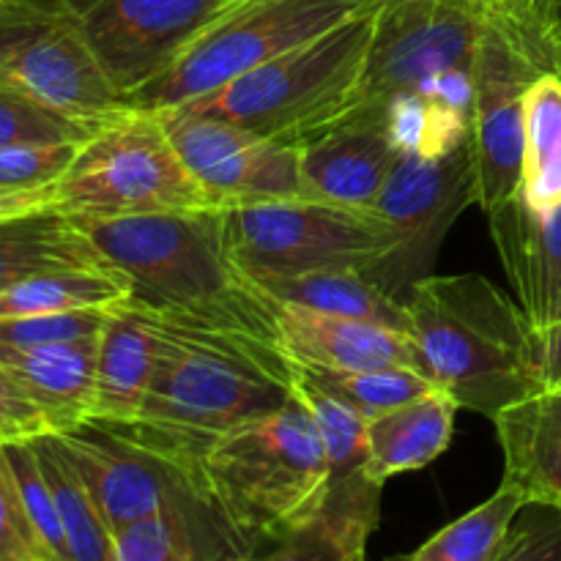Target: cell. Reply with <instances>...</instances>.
<instances>
[{"mask_svg":"<svg viewBox=\"0 0 561 561\" xmlns=\"http://www.w3.org/2000/svg\"><path fill=\"white\" fill-rule=\"evenodd\" d=\"M526 504L529 502L518 488L502 482L491 499L444 526L425 546L398 561H496L510 526Z\"/></svg>","mask_w":561,"mask_h":561,"instance_id":"f546056e","label":"cell"},{"mask_svg":"<svg viewBox=\"0 0 561 561\" xmlns=\"http://www.w3.org/2000/svg\"><path fill=\"white\" fill-rule=\"evenodd\" d=\"M96 337L53 345H0V367L47 416L53 433L85 425L96 394Z\"/></svg>","mask_w":561,"mask_h":561,"instance_id":"ffe728a7","label":"cell"},{"mask_svg":"<svg viewBox=\"0 0 561 561\" xmlns=\"http://www.w3.org/2000/svg\"><path fill=\"white\" fill-rule=\"evenodd\" d=\"M546 69L551 66L529 44L499 22L485 20L477 47L469 137L477 170V206L485 214L518 192L524 93Z\"/></svg>","mask_w":561,"mask_h":561,"instance_id":"4fadbf2b","label":"cell"},{"mask_svg":"<svg viewBox=\"0 0 561 561\" xmlns=\"http://www.w3.org/2000/svg\"><path fill=\"white\" fill-rule=\"evenodd\" d=\"M118 96L151 82L222 0H58Z\"/></svg>","mask_w":561,"mask_h":561,"instance_id":"9a60e30c","label":"cell"},{"mask_svg":"<svg viewBox=\"0 0 561 561\" xmlns=\"http://www.w3.org/2000/svg\"><path fill=\"white\" fill-rule=\"evenodd\" d=\"M55 438L115 535L164 513L225 526L190 460L99 422L69 427Z\"/></svg>","mask_w":561,"mask_h":561,"instance_id":"8fae6325","label":"cell"},{"mask_svg":"<svg viewBox=\"0 0 561 561\" xmlns=\"http://www.w3.org/2000/svg\"><path fill=\"white\" fill-rule=\"evenodd\" d=\"M296 373L327 389V392L343 398L367 420L436 389V383L414 367H373V370H307V367H296Z\"/></svg>","mask_w":561,"mask_h":561,"instance_id":"1f68e13d","label":"cell"},{"mask_svg":"<svg viewBox=\"0 0 561 561\" xmlns=\"http://www.w3.org/2000/svg\"><path fill=\"white\" fill-rule=\"evenodd\" d=\"M496 561H561V507L526 504Z\"/></svg>","mask_w":561,"mask_h":561,"instance_id":"8d00e7d4","label":"cell"},{"mask_svg":"<svg viewBox=\"0 0 561 561\" xmlns=\"http://www.w3.org/2000/svg\"><path fill=\"white\" fill-rule=\"evenodd\" d=\"M296 394L316 420L332 466V485L370 480L367 474V416L337 394L296 373Z\"/></svg>","mask_w":561,"mask_h":561,"instance_id":"4dcf8cb0","label":"cell"},{"mask_svg":"<svg viewBox=\"0 0 561 561\" xmlns=\"http://www.w3.org/2000/svg\"><path fill=\"white\" fill-rule=\"evenodd\" d=\"M157 113L217 208L305 197L296 142L272 140L190 107Z\"/></svg>","mask_w":561,"mask_h":561,"instance_id":"5bb4252c","label":"cell"},{"mask_svg":"<svg viewBox=\"0 0 561 561\" xmlns=\"http://www.w3.org/2000/svg\"><path fill=\"white\" fill-rule=\"evenodd\" d=\"M460 405L442 389L367 420V474L378 485L431 466L447 453Z\"/></svg>","mask_w":561,"mask_h":561,"instance_id":"7402d4cb","label":"cell"},{"mask_svg":"<svg viewBox=\"0 0 561 561\" xmlns=\"http://www.w3.org/2000/svg\"><path fill=\"white\" fill-rule=\"evenodd\" d=\"M515 195L546 211L561 206V69H546L524 93V153Z\"/></svg>","mask_w":561,"mask_h":561,"instance_id":"d4e9b609","label":"cell"},{"mask_svg":"<svg viewBox=\"0 0 561 561\" xmlns=\"http://www.w3.org/2000/svg\"><path fill=\"white\" fill-rule=\"evenodd\" d=\"M557 321H561V305H559V310H557V318H553V323Z\"/></svg>","mask_w":561,"mask_h":561,"instance_id":"7dc6e473","label":"cell"},{"mask_svg":"<svg viewBox=\"0 0 561 561\" xmlns=\"http://www.w3.org/2000/svg\"><path fill=\"white\" fill-rule=\"evenodd\" d=\"M157 316V373L137 420L121 431L197 466L214 438L296 398V367L277 340L201 318Z\"/></svg>","mask_w":561,"mask_h":561,"instance_id":"6da1fadb","label":"cell"},{"mask_svg":"<svg viewBox=\"0 0 561 561\" xmlns=\"http://www.w3.org/2000/svg\"><path fill=\"white\" fill-rule=\"evenodd\" d=\"M77 222L104 263L124 274L131 305L277 340L274 299L236 263L222 208Z\"/></svg>","mask_w":561,"mask_h":561,"instance_id":"3957f363","label":"cell"},{"mask_svg":"<svg viewBox=\"0 0 561 561\" xmlns=\"http://www.w3.org/2000/svg\"><path fill=\"white\" fill-rule=\"evenodd\" d=\"M477 9L482 11L485 20L499 22L502 27H507L510 33L520 38V42L529 44L542 60H546L551 69H561L553 49L548 47L546 36H542L540 20H537V3L535 0H477Z\"/></svg>","mask_w":561,"mask_h":561,"instance_id":"ab89813d","label":"cell"},{"mask_svg":"<svg viewBox=\"0 0 561 561\" xmlns=\"http://www.w3.org/2000/svg\"><path fill=\"white\" fill-rule=\"evenodd\" d=\"M277 343L296 367L307 370H373V367H414L420 354L409 332L359 318L329 316L310 307L274 301Z\"/></svg>","mask_w":561,"mask_h":561,"instance_id":"e0dca14e","label":"cell"},{"mask_svg":"<svg viewBox=\"0 0 561 561\" xmlns=\"http://www.w3.org/2000/svg\"><path fill=\"white\" fill-rule=\"evenodd\" d=\"M381 488L373 480L329 485L321 513L272 542V551L257 561H367Z\"/></svg>","mask_w":561,"mask_h":561,"instance_id":"603a6c76","label":"cell"},{"mask_svg":"<svg viewBox=\"0 0 561 561\" xmlns=\"http://www.w3.org/2000/svg\"><path fill=\"white\" fill-rule=\"evenodd\" d=\"M222 3H228V0H222Z\"/></svg>","mask_w":561,"mask_h":561,"instance_id":"c3c4849f","label":"cell"},{"mask_svg":"<svg viewBox=\"0 0 561 561\" xmlns=\"http://www.w3.org/2000/svg\"><path fill=\"white\" fill-rule=\"evenodd\" d=\"M381 5L362 9L332 31L181 107L299 146L359 104Z\"/></svg>","mask_w":561,"mask_h":561,"instance_id":"8992f818","label":"cell"},{"mask_svg":"<svg viewBox=\"0 0 561 561\" xmlns=\"http://www.w3.org/2000/svg\"><path fill=\"white\" fill-rule=\"evenodd\" d=\"M58 208L75 219H126L217 208L186 168L157 110L104 121L58 181Z\"/></svg>","mask_w":561,"mask_h":561,"instance_id":"52a82bcc","label":"cell"},{"mask_svg":"<svg viewBox=\"0 0 561 561\" xmlns=\"http://www.w3.org/2000/svg\"><path fill=\"white\" fill-rule=\"evenodd\" d=\"M129 294L126 277L113 266L44 272L0 290V318L110 310V307L129 301Z\"/></svg>","mask_w":561,"mask_h":561,"instance_id":"4316f807","label":"cell"},{"mask_svg":"<svg viewBox=\"0 0 561 561\" xmlns=\"http://www.w3.org/2000/svg\"><path fill=\"white\" fill-rule=\"evenodd\" d=\"M222 219L236 263L257 288L312 272L376 274L398 247L378 214L310 197L222 208Z\"/></svg>","mask_w":561,"mask_h":561,"instance_id":"9c48e42d","label":"cell"},{"mask_svg":"<svg viewBox=\"0 0 561 561\" xmlns=\"http://www.w3.org/2000/svg\"><path fill=\"white\" fill-rule=\"evenodd\" d=\"M162 354V321L131 301L115 305L96 343V394L88 422L126 427L137 420Z\"/></svg>","mask_w":561,"mask_h":561,"instance_id":"d6986e66","label":"cell"},{"mask_svg":"<svg viewBox=\"0 0 561 561\" xmlns=\"http://www.w3.org/2000/svg\"><path fill=\"white\" fill-rule=\"evenodd\" d=\"M110 266L75 217L60 208L0 222V290L20 279L66 268Z\"/></svg>","mask_w":561,"mask_h":561,"instance_id":"cb8c5ba5","label":"cell"},{"mask_svg":"<svg viewBox=\"0 0 561 561\" xmlns=\"http://www.w3.org/2000/svg\"><path fill=\"white\" fill-rule=\"evenodd\" d=\"M405 332L422 370L463 411L496 420L540 387L537 329L499 285L480 274L414 283L405 294Z\"/></svg>","mask_w":561,"mask_h":561,"instance_id":"277c9868","label":"cell"},{"mask_svg":"<svg viewBox=\"0 0 561 561\" xmlns=\"http://www.w3.org/2000/svg\"><path fill=\"white\" fill-rule=\"evenodd\" d=\"M378 3L362 0H228L192 33L175 58L129 99V107L170 110L219 91L277 55L332 31Z\"/></svg>","mask_w":561,"mask_h":561,"instance_id":"ba28073f","label":"cell"},{"mask_svg":"<svg viewBox=\"0 0 561 561\" xmlns=\"http://www.w3.org/2000/svg\"><path fill=\"white\" fill-rule=\"evenodd\" d=\"M537 373L540 387H561V321L537 329Z\"/></svg>","mask_w":561,"mask_h":561,"instance_id":"b9f144b4","label":"cell"},{"mask_svg":"<svg viewBox=\"0 0 561 561\" xmlns=\"http://www.w3.org/2000/svg\"><path fill=\"white\" fill-rule=\"evenodd\" d=\"M263 294L285 305L310 307L329 316L359 318L381 327L405 332V301L383 290L367 272L340 268V272H312L299 277L274 279L261 285Z\"/></svg>","mask_w":561,"mask_h":561,"instance_id":"484cf974","label":"cell"},{"mask_svg":"<svg viewBox=\"0 0 561 561\" xmlns=\"http://www.w3.org/2000/svg\"><path fill=\"white\" fill-rule=\"evenodd\" d=\"M362 3H389V0H362Z\"/></svg>","mask_w":561,"mask_h":561,"instance_id":"f6af8a7d","label":"cell"},{"mask_svg":"<svg viewBox=\"0 0 561 561\" xmlns=\"http://www.w3.org/2000/svg\"><path fill=\"white\" fill-rule=\"evenodd\" d=\"M197 474L244 553L321 513L332 485L327 447L299 394L214 438L197 458Z\"/></svg>","mask_w":561,"mask_h":561,"instance_id":"5b68a950","label":"cell"},{"mask_svg":"<svg viewBox=\"0 0 561 561\" xmlns=\"http://www.w3.org/2000/svg\"><path fill=\"white\" fill-rule=\"evenodd\" d=\"M53 433L47 416L36 409L20 383L0 367V444L33 442Z\"/></svg>","mask_w":561,"mask_h":561,"instance_id":"f35d334b","label":"cell"},{"mask_svg":"<svg viewBox=\"0 0 561 561\" xmlns=\"http://www.w3.org/2000/svg\"><path fill=\"white\" fill-rule=\"evenodd\" d=\"M0 88L93 126L126 107L58 0H0Z\"/></svg>","mask_w":561,"mask_h":561,"instance_id":"30bf717a","label":"cell"},{"mask_svg":"<svg viewBox=\"0 0 561 561\" xmlns=\"http://www.w3.org/2000/svg\"><path fill=\"white\" fill-rule=\"evenodd\" d=\"M44 208H58V186H47V190H3L0 186V222L44 211Z\"/></svg>","mask_w":561,"mask_h":561,"instance_id":"60d3db41","label":"cell"},{"mask_svg":"<svg viewBox=\"0 0 561 561\" xmlns=\"http://www.w3.org/2000/svg\"><path fill=\"white\" fill-rule=\"evenodd\" d=\"M230 561H257V559H247V557H236V559H230Z\"/></svg>","mask_w":561,"mask_h":561,"instance_id":"bcb514c9","label":"cell"},{"mask_svg":"<svg viewBox=\"0 0 561 561\" xmlns=\"http://www.w3.org/2000/svg\"><path fill=\"white\" fill-rule=\"evenodd\" d=\"M504 480L529 504L561 507V387H542L493 420Z\"/></svg>","mask_w":561,"mask_h":561,"instance_id":"44dd1931","label":"cell"},{"mask_svg":"<svg viewBox=\"0 0 561 561\" xmlns=\"http://www.w3.org/2000/svg\"><path fill=\"white\" fill-rule=\"evenodd\" d=\"M82 142H20L0 148L3 190H47L58 186Z\"/></svg>","mask_w":561,"mask_h":561,"instance_id":"e575fe53","label":"cell"},{"mask_svg":"<svg viewBox=\"0 0 561 561\" xmlns=\"http://www.w3.org/2000/svg\"><path fill=\"white\" fill-rule=\"evenodd\" d=\"M535 3L542 36H546L548 47L553 49L561 66V0H535Z\"/></svg>","mask_w":561,"mask_h":561,"instance_id":"7bdbcfd3","label":"cell"},{"mask_svg":"<svg viewBox=\"0 0 561 561\" xmlns=\"http://www.w3.org/2000/svg\"><path fill=\"white\" fill-rule=\"evenodd\" d=\"M485 217L515 301L531 327H551L561 305V206L537 211L513 195Z\"/></svg>","mask_w":561,"mask_h":561,"instance_id":"ac0fdd59","label":"cell"},{"mask_svg":"<svg viewBox=\"0 0 561 561\" xmlns=\"http://www.w3.org/2000/svg\"><path fill=\"white\" fill-rule=\"evenodd\" d=\"M99 126L66 118L0 88V148L20 142H85Z\"/></svg>","mask_w":561,"mask_h":561,"instance_id":"836d02e7","label":"cell"},{"mask_svg":"<svg viewBox=\"0 0 561 561\" xmlns=\"http://www.w3.org/2000/svg\"><path fill=\"white\" fill-rule=\"evenodd\" d=\"M42 469L47 474L49 488L58 502L60 518H64L66 537H69L71 559L75 561H121L118 540L110 524L104 520L102 510L96 507L88 488L82 485L80 474L75 471L71 460L60 449L55 433L33 438Z\"/></svg>","mask_w":561,"mask_h":561,"instance_id":"f1b7e54d","label":"cell"},{"mask_svg":"<svg viewBox=\"0 0 561 561\" xmlns=\"http://www.w3.org/2000/svg\"><path fill=\"white\" fill-rule=\"evenodd\" d=\"M0 561H53L38 540L0 444Z\"/></svg>","mask_w":561,"mask_h":561,"instance_id":"74e56055","label":"cell"},{"mask_svg":"<svg viewBox=\"0 0 561 561\" xmlns=\"http://www.w3.org/2000/svg\"><path fill=\"white\" fill-rule=\"evenodd\" d=\"M403 151L383 121L354 110L299 142L301 190L310 201L373 211Z\"/></svg>","mask_w":561,"mask_h":561,"instance_id":"2e32d148","label":"cell"},{"mask_svg":"<svg viewBox=\"0 0 561 561\" xmlns=\"http://www.w3.org/2000/svg\"><path fill=\"white\" fill-rule=\"evenodd\" d=\"M453 3H466V5H474V9H477V0H453ZM477 11H480V9H477ZM480 14H482V11H480Z\"/></svg>","mask_w":561,"mask_h":561,"instance_id":"ee69618b","label":"cell"},{"mask_svg":"<svg viewBox=\"0 0 561 561\" xmlns=\"http://www.w3.org/2000/svg\"><path fill=\"white\" fill-rule=\"evenodd\" d=\"M121 561H230L244 557L228 526L164 513L115 535Z\"/></svg>","mask_w":561,"mask_h":561,"instance_id":"83f0119b","label":"cell"},{"mask_svg":"<svg viewBox=\"0 0 561 561\" xmlns=\"http://www.w3.org/2000/svg\"><path fill=\"white\" fill-rule=\"evenodd\" d=\"M482 27L474 5L453 0L383 3L356 110L383 121L403 153L442 157L466 146Z\"/></svg>","mask_w":561,"mask_h":561,"instance_id":"7a4b0ae2","label":"cell"},{"mask_svg":"<svg viewBox=\"0 0 561 561\" xmlns=\"http://www.w3.org/2000/svg\"><path fill=\"white\" fill-rule=\"evenodd\" d=\"M474 203L477 170L471 142L442 157L403 153L373 203V214L392 228L398 247L370 277L403 301L411 285L431 274L449 228Z\"/></svg>","mask_w":561,"mask_h":561,"instance_id":"7c38bea8","label":"cell"},{"mask_svg":"<svg viewBox=\"0 0 561 561\" xmlns=\"http://www.w3.org/2000/svg\"><path fill=\"white\" fill-rule=\"evenodd\" d=\"M110 310H69L47 312V316L0 318V345L31 348V345L75 343V340L96 337Z\"/></svg>","mask_w":561,"mask_h":561,"instance_id":"d590c367","label":"cell"},{"mask_svg":"<svg viewBox=\"0 0 561 561\" xmlns=\"http://www.w3.org/2000/svg\"><path fill=\"white\" fill-rule=\"evenodd\" d=\"M3 455L9 460L11 471H14L20 496L25 502L27 515L33 520V529H36L47 557L53 561H75L71 559L69 537H66V526L64 518H60L58 502H55V493L49 488V480L44 474L42 460H38L33 442H5Z\"/></svg>","mask_w":561,"mask_h":561,"instance_id":"d6a6232c","label":"cell"}]
</instances>
